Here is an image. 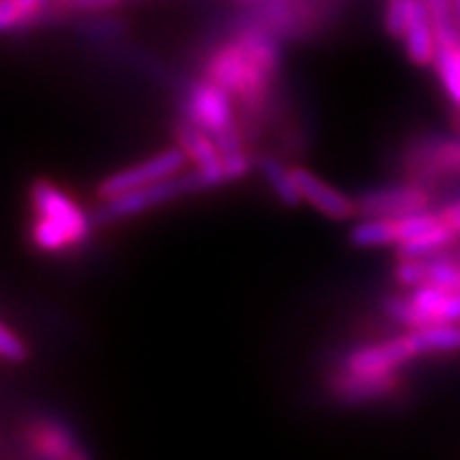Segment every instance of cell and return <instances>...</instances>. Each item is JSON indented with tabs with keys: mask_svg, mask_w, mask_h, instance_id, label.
<instances>
[{
	"mask_svg": "<svg viewBox=\"0 0 460 460\" xmlns=\"http://www.w3.org/2000/svg\"><path fill=\"white\" fill-rule=\"evenodd\" d=\"M279 48L261 29H247L214 49L207 59L205 75L230 92L243 106H261L279 73Z\"/></svg>",
	"mask_w": 460,
	"mask_h": 460,
	"instance_id": "cell-1",
	"label": "cell"
},
{
	"mask_svg": "<svg viewBox=\"0 0 460 460\" xmlns=\"http://www.w3.org/2000/svg\"><path fill=\"white\" fill-rule=\"evenodd\" d=\"M31 207H33L31 240L48 254H61L66 249L78 247L94 228V221L87 217L85 209L45 179H38L31 186Z\"/></svg>",
	"mask_w": 460,
	"mask_h": 460,
	"instance_id": "cell-2",
	"label": "cell"
},
{
	"mask_svg": "<svg viewBox=\"0 0 460 460\" xmlns=\"http://www.w3.org/2000/svg\"><path fill=\"white\" fill-rule=\"evenodd\" d=\"M383 308L406 329L460 322V291L439 285H418L409 294H394L383 301Z\"/></svg>",
	"mask_w": 460,
	"mask_h": 460,
	"instance_id": "cell-3",
	"label": "cell"
},
{
	"mask_svg": "<svg viewBox=\"0 0 460 460\" xmlns=\"http://www.w3.org/2000/svg\"><path fill=\"white\" fill-rule=\"evenodd\" d=\"M425 355L428 352H425L420 332L409 329V332L402 333V336H394V339L355 348V350L345 355L341 369L364 376H393L404 364L413 362L418 358H425Z\"/></svg>",
	"mask_w": 460,
	"mask_h": 460,
	"instance_id": "cell-4",
	"label": "cell"
},
{
	"mask_svg": "<svg viewBox=\"0 0 460 460\" xmlns=\"http://www.w3.org/2000/svg\"><path fill=\"white\" fill-rule=\"evenodd\" d=\"M190 190H202L200 176H198L195 170L181 172V174L163 179V181L151 183V186L137 188V190L122 193L118 198L103 200L102 209L97 212L94 221L109 224V221H118V218L137 217V214L146 212V209H153V207L176 200V198H181L183 193H190Z\"/></svg>",
	"mask_w": 460,
	"mask_h": 460,
	"instance_id": "cell-5",
	"label": "cell"
},
{
	"mask_svg": "<svg viewBox=\"0 0 460 460\" xmlns=\"http://www.w3.org/2000/svg\"><path fill=\"white\" fill-rule=\"evenodd\" d=\"M188 155L181 146H174V148H164V151L155 153L153 158L144 160L139 164H132L128 170L115 172V174L106 176L97 188V195L103 200H111V198H118L122 193H129V190H137V188H146L151 183H158L163 179H170V176L181 174L188 164Z\"/></svg>",
	"mask_w": 460,
	"mask_h": 460,
	"instance_id": "cell-6",
	"label": "cell"
},
{
	"mask_svg": "<svg viewBox=\"0 0 460 460\" xmlns=\"http://www.w3.org/2000/svg\"><path fill=\"white\" fill-rule=\"evenodd\" d=\"M409 181H439L444 176H460V139L456 137H430L411 144L404 158Z\"/></svg>",
	"mask_w": 460,
	"mask_h": 460,
	"instance_id": "cell-7",
	"label": "cell"
},
{
	"mask_svg": "<svg viewBox=\"0 0 460 460\" xmlns=\"http://www.w3.org/2000/svg\"><path fill=\"white\" fill-rule=\"evenodd\" d=\"M430 207V188L416 181L371 188L358 198V214L362 218H402L425 212Z\"/></svg>",
	"mask_w": 460,
	"mask_h": 460,
	"instance_id": "cell-8",
	"label": "cell"
},
{
	"mask_svg": "<svg viewBox=\"0 0 460 460\" xmlns=\"http://www.w3.org/2000/svg\"><path fill=\"white\" fill-rule=\"evenodd\" d=\"M291 174H294L303 202H308L322 217L332 218V221H348L352 217H359L358 200H352L350 195H345L339 188L329 186L324 179H320L310 170L291 167Z\"/></svg>",
	"mask_w": 460,
	"mask_h": 460,
	"instance_id": "cell-9",
	"label": "cell"
},
{
	"mask_svg": "<svg viewBox=\"0 0 460 460\" xmlns=\"http://www.w3.org/2000/svg\"><path fill=\"white\" fill-rule=\"evenodd\" d=\"M402 40H404L406 57H409L416 66L425 68L435 64L439 45H437L435 26H432L430 10H428V3H425V0H411L409 14H406Z\"/></svg>",
	"mask_w": 460,
	"mask_h": 460,
	"instance_id": "cell-10",
	"label": "cell"
},
{
	"mask_svg": "<svg viewBox=\"0 0 460 460\" xmlns=\"http://www.w3.org/2000/svg\"><path fill=\"white\" fill-rule=\"evenodd\" d=\"M26 444L31 447V456L38 458H85V451H80L78 442L66 425L59 420H36L26 430Z\"/></svg>",
	"mask_w": 460,
	"mask_h": 460,
	"instance_id": "cell-11",
	"label": "cell"
},
{
	"mask_svg": "<svg viewBox=\"0 0 460 460\" xmlns=\"http://www.w3.org/2000/svg\"><path fill=\"white\" fill-rule=\"evenodd\" d=\"M400 385L397 374L393 376H364L350 374V371L341 369L333 376L332 388L343 402H374L388 397Z\"/></svg>",
	"mask_w": 460,
	"mask_h": 460,
	"instance_id": "cell-12",
	"label": "cell"
},
{
	"mask_svg": "<svg viewBox=\"0 0 460 460\" xmlns=\"http://www.w3.org/2000/svg\"><path fill=\"white\" fill-rule=\"evenodd\" d=\"M458 237V233H456L448 224H444L442 218L439 224L428 228L425 233H420V235L397 244L394 252H397V259H428V256H435L439 254V252L451 249V244H456Z\"/></svg>",
	"mask_w": 460,
	"mask_h": 460,
	"instance_id": "cell-13",
	"label": "cell"
},
{
	"mask_svg": "<svg viewBox=\"0 0 460 460\" xmlns=\"http://www.w3.org/2000/svg\"><path fill=\"white\" fill-rule=\"evenodd\" d=\"M352 244L358 247H397L400 221L397 218H362L350 230Z\"/></svg>",
	"mask_w": 460,
	"mask_h": 460,
	"instance_id": "cell-14",
	"label": "cell"
},
{
	"mask_svg": "<svg viewBox=\"0 0 460 460\" xmlns=\"http://www.w3.org/2000/svg\"><path fill=\"white\" fill-rule=\"evenodd\" d=\"M259 170L263 174V179L268 181V186L273 188V193L278 195V200L287 207H298L303 202L301 193H298V186L294 181V174H291L289 167L279 163L278 158H261Z\"/></svg>",
	"mask_w": 460,
	"mask_h": 460,
	"instance_id": "cell-15",
	"label": "cell"
},
{
	"mask_svg": "<svg viewBox=\"0 0 460 460\" xmlns=\"http://www.w3.org/2000/svg\"><path fill=\"white\" fill-rule=\"evenodd\" d=\"M49 0H0V29L3 33H13L31 26L40 14Z\"/></svg>",
	"mask_w": 460,
	"mask_h": 460,
	"instance_id": "cell-16",
	"label": "cell"
},
{
	"mask_svg": "<svg viewBox=\"0 0 460 460\" xmlns=\"http://www.w3.org/2000/svg\"><path fill=\"white\" fill-rule=\"evenodd\" d=\"M437 78L442 83L447 97L454 102V106H460V43L454 48H439L435 57Z\"/></svg>",
	"mask_w": 460,
	"mask_h": 460,
	"instance_id": "cell-17",
	"label": "cell"
},
{
	"mask_svg": "<svg viewBox=\"0 0 460 460\" xmlns=\"http://www.w3.org/2000/svg\"><path fill=\"white\" fill-rule=\"evenodd\" d=\"M0 355L3 359L10 364H22L26 358H29V348L22 339H19L17 333L13 332V327L3 322L0 324Z\"/></svg>",
	"mask_w": 460,
	"mask_h": 460,
	"instance_id": "cell-18",
	"label": "cell"
},
{
	"mask_svg": "<svg viewBox=\"0 0 460 460\" xmlns=\"http://www.w3.org/2000/svg\"><path fill=\"white\" fill-rule=\"evenodd\" d=\"M409 5H411V0H385V31L390 36L402 38Z\"/></svg>",
	"mask_w": 460,
	"mask_h": 460,
	"instance_id": "cell-19",
	"label": "cell"
},
{
	"mask_svg": "<svg viewBox=\"0 0 460 460\" xmlns=\"http://www.w3.org/2000/svg\"><path fill=\"white\" fill-rule=\"evenodd\" d=\"M59 10H80V13H103L122 5V0H55Z\"/></svg>",
	"mask_w": 460,
	"mask_h": 460,
	"instance_id": "cell-20",
	"label": "cell"
},
{
	"mask_svg": "<svg viewBox=\"0 0 460 460\" xmlns=\"http://www.w3.org/2000/svg\"><path fill=\"white\" fill-rule=\"evenodd\" d=\"M439 217L444 218V224H448L460 235V200L448 202L439 209Z\"/></svg>",
	"mask_w": 460,
	"mask_h": 460,
	"instance_id": "cell-21",
	"label": "cell"
},
{
	"mask_svg": "<svg viewBox=\"0 0 460 460\" xmlns=\"http://www.w3.org/2000/svg\"><path fill=\"white\" fill-rule=\"evenodd\" d=\"M454 5H456V13H458V19H460V0H454Z\"/></svg>",
	"mask_w": 460,
	"mask_h": 460,
	"instance_id": "cell-22",
	"label": "cell"
}]
</instances>
